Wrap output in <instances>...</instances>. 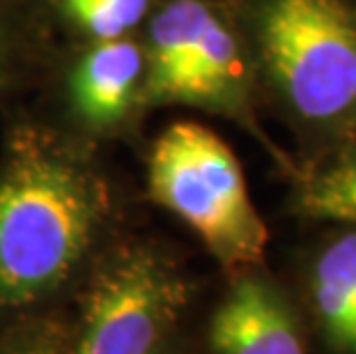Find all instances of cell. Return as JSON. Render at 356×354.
<instances>
[{
    "mask_svg": "<svg viewBox=\"0 0 356 354\" xmlns=\"http://www.w3.org/2000/svg\"><path fill=\"white\" fill-rule=\"evenodd\" d=\"M108 214V186L81 154L37 129L14 134L0 166V318L65 288Z\"/></svg>",
    "mask_w": 356,
    "mask_h": 354,
    "instance_id": "cell-1",
    "label": "cell"
},
{
    "mask_svg": "<svg viewBox=\"0 0 356 354\" xmlns=\"http://www.w3.org/2000/svg\"><path fill=\"white\" fill-rule=\"evenodd\" d=\"M230 12L257 86L299 134V166L356 138V0H239Z\"/></svg>",
    "mask_w": 356,
    "mask_h": 354,
    "instance_id": "cell-2",
    "label": "cell"
},
{
    "mask_svg": "<svg viewBox=\"0 0 356 354\" xmlns=\"http://www.w3.org/2000/svg\"><path fill=\"white\" fill-rule=\"evenodd\" d=\"M145 92L152 104H191L228 118L260 140L287 179L299 172L255 115V70L228 5L170 0L149 26Z\"/></svg>",
    "mask_w": 356,
    "mask_h": 354,
    "instance_id": "cell-3",
    "label": "cell"
},
{
    "mask_svg": "<svg viewBox=\"0 0 356 354\" xmlns=\"http://www.w3.org/2000/svg\"><path fill=\"white\" fill-rule=\"evenodd\" d=\"M147 189L200 237L228 276L264 267L269 230L248 193L239 159L216 131L181 120L156 138Z\"/></svg>",
    "mask_w": 356,
    "mask_h": 354,
    "instance_id": "cell-4",
    "label": "cell"
},
{
    "mask_svg": "<svg viewBox=\"0 0 356 354\" xmlns=\"http://www.w3.org/2000/svg\"><path fill=\"white\" fill-rule=\"evenodd\" d=\"M193 285L154 246H127L97 269L65 354H156L175 338Z\"/></svg>",
    "mask_w": 356,
    "mask_h": 354,
    "instance_id": "cell-5",
    "label": "cell"
},
{
    "mask_svg": "<svg viewBox=\"0 0 356 354\" xmlns=\"http://www.w3.org/2000/svg\"><path fill=\"white\" fill-rule=\"evenodd\" d=\"M304 313L264 267L230 276L211 313V354H308Z\"/></svg>",
    "mask_w": 356,
    "mask_h": 354,
    "instance_id": "cell-6",
    "label": "cell"
},
{
    "mask_svg": "<svg viewBox=\"0 0 356 354\" xmlns=\"http://www.w3.org/2000/svg\"><path fill=\"white\" fill-rule=\"evenodd\" d=\"M304 297L331 354H356V225H331L304 267Z\"/></svg>",
    "mask_w": 356,
    "mask_h": 354,
    "instance_id": "cell-7",
    "label": "cell"
},
{
    "mask_svg": "<svg viewBox=\"0 0 356 354\" xmlns=\"http://www.w3.org/2000/svg\"><path fill=\"white\" fill-rule=\"evenodd\" d=\"M145 56L124 37L99 40L79 60L72 77V99L90 127H113L127 115L140 79Z\"/></svg>",
    "mask_w": 356,
    "mask_h": 354,
    "instance_id": "cell-8",
    "label": "cell"
},
{
    "mask_svg": "<svg viewBox=\"0 0 356 354\" xmlns=\"http://www.w3.org/2000/svg\"><path fill=\"white\" fill-rule=\"evenodd\" d=\"M290 209L304 221L356 225V138L299 166Z\"/></svg>",
    "mask_w": 356,
    "mask_h": 354,
    "instance_id": "cell-9",
    "label": "cell"
},
{
    "mask_svg": "<svg viewBox=\"0 0 356 354\" xmlns=\"http://www.w3.org/2000/svg\"><path fill=\"white\" fill-rule=\"evenodd\" d=\"M149 0H65L74 21L97 40L124 37L145 17Z\"/></svg>",
    "mask_w": 356,
    "mask_h": 354,
    "instance_id": "cell-10",
    "label": "cell"
},
{
    "mask_svg": "<svg viewBox=\"0 0 356 354\" xmlns=\"http://www.w3.org/2000/svg\"><path fill=\"white\" fill-rule=\"evenodd\" d=\"M70 329L60 315L24 313L0 338V354H65Z\"/></svg>",
    "mask_w": 356,
    "mask_h": 354,
    "instance_id": "cell-11",
    "label": "cell"
},
{
    "mask_svg": "<svg viewBox=\"0 0 356 354\" xmlns=\"http://www.w3.org/2000/svg\"><path fill=\"white\" fill-rule=\"evenodd\" d=\"M156 354H188V352L184 350V345H181L177 338H172V341L165 345L161 352H156Z\"/></svg>",
    "mask_w": 356,
    "mask_h": 354,
    "instance_id": "cell-12",
    "label": "cell"
}]
</instances>
